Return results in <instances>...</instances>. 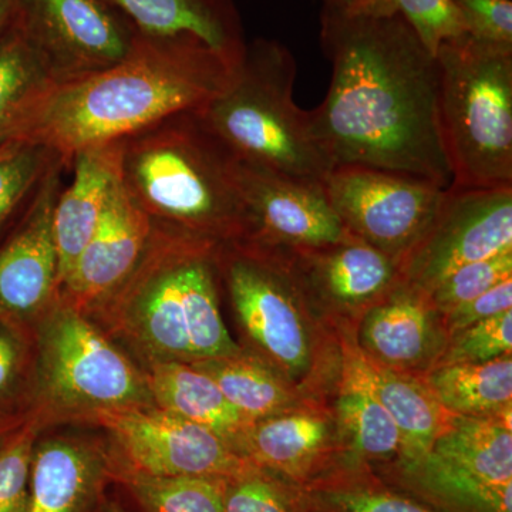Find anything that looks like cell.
<instances>
[{
	"mask_svg": "<svg viewBox=\"0 0 512 512\" xmlns=\"http://www.w3.org/2000/svg\"><path fill=\"white\" fill-rule=\"evenodd\" d=\"M63 161L53 158L16 234L0 249V322L32 338L59 298V258L53 211L62 191Z\"/></svg>",
	"mask_w": 512,
	"mask_h": 512,
	"instance_id": "obj_13",
	"label": "cell"
},
{
	"mask_svg": "<svg viewBox=\"0 0 512 512\" xmlns=\"http://www.w3.org/2000/svg\"><path fill=\"white\" fill-rule=\"evenodd\" d=\"M224 512H301L291 491L268 471L252 467L225 480Z\"/></svg>",
	"mask_w": 512,
	"mask_h": 512,
	"instance_id": "obj_38",
	"label": "cell"
},
{
	"mask_svg": "<svg viewBox=\"0 0 512 512\" xmlns=\"http://www.w3.org/2000/svg\"><path fill=\"white\" fill-rule=\"evenodd\" d=\"M144 36H191L222 55L241 59L245 43L231 0H104Z\"/></svg>",
	"mask_w": 512,
	"mask_h": 512,
	"instance_id": "obj_20",
	"label": "cell"
},
{
	"mask_svg": "<svg viewBox=\"0 0 512 512\" xmlns=\"http://www.w3.org/2000/svg\"><path fill=\"white\" fill-rule=\"evenodd\" d=\"M56 84L43 57L12 20L0 33V150L18 143L30 114Z\"/></svg>",
	"mask_w": 512,
	"mask_h": 512,
	"instance_id": "obj_25",
	"label": "cell"
},
{
	"mask_svg": "<svg viewBox=\"0 0 512 512\" xmlns=\"http://www.w3.org/2000/svg\"><path fill=\"white\" fill-rule=\"evenodd\" d=\"M89 423L109 433L111 461L138 473L229 480L255 467L211 430L157 406L103 412Z\"/></svg>",
	"mask_w": 512,
	"mask_h": 512,
	"instance_id": "obj_10",
	"label": "cell"
},
{
	"mask_svg": "<svg viewBox=\"0 0 512 512\" xmlns=\"http://www.w3.org/2000/svg\"><path fill=\"white\" fill-rule=\"evenodd\" d=\"M328 96L309 111L332 167L360 165L448 188L453 173L440 123V67L399 15L323 8Z\"/></svg>",
	"mask_w": 512,
	"mask_h": 512,
	"instance_id": "obj_1",
	"label": "cell"
},
{
	"mask_svg": "<svg viewBox=\"0 0 512 512\" xmlns=\"http://www.w3.org/2000/svg\"><path fill=\"white\" fill-rule=\"evenodd\" d=\"M55 153L33 143H16L0 150V228L12 212L35 191Z\"/></svg>",
	"mask_w": 512,
	"mask_h": 512,
	"instance_id": "obj_33",
	"label": "cell"
},
{
	"mask_svg": "<svg viewBox=\"0 0 512 512\" xmlns=\"http://www.w3.org/2000/svg\"><path fill=\"white\" fill-rule=\"evenodd\" d=\"M100 512H127L124 508H121L119 504L109 503L101 507Z\"/></svg>",
	"mask_w": 512,
	"mask_h": 512,
	"instance_id": "obj_44",
	"label": "cell"
},
{
	"mask_svg": "<svg viewBox=\"0 0 512 512\" xmlns=\"http://www.w3.org/2000/svg\"><path fill=\"white\" fill-rule=\"evenodd\" d=\"M154 225L121 177L60 296L87 313L116 291L146 251Z\"/></svg>",
	"mask_w": 512,
	"mask_h": 512,
	"instance_id": "obj_15",
	"label": "cell"
},
{
	"mask_svg": "<svg viewBox=\"0 0 512 512\" xmlns=\"http://www.w3.org/2000/svg\"><path fill=\"white\" fill-rule=\"evenodd\" d=\"M343 227L397 265L412 252L439 214L446 188L410 175L339 165L323 180Z\"/></svg>",
	"mask_w": 512,
	"mask_h": 512,
	"instance_id": "obj_9",
	"label": "cell"
},
{
	"mask_svg": "<svg viewBox=\"0 0 512 512\" xmlns=\"http://www.w3.org/2000/svg\"><path fill=\"white\" fill-rule=\"evenodd\" d=\"M15 8L16 0H0V33L8 28L9 23L12 22Z\"/></svg>",
	"mask_w": 512,
	"mask_h": 512,
	"instance_id": "obj_43",
	"label": "cell"
},
{
	"mask_svg": "<svg viewBox=\"0 0 512 512\" xmlns=\"http://www.w3.org/2000/svg\"><path fill=\"white\" fill-rule=\"evenodd\" d=\"M109 476L110 456L96 444L66 436L37 440L29 512H90Z\"/></svg>",
	"mask_w": 512,
	"mask_h": 512,
	"instance_id": "obj_19",
	"label": "cell"
},
{
	"mask_svg": "<svg viewBox=\"0 0 512 512\" xmlns=\"http://www.w3.org/2000/svg\"><path fill=\"white\" fill-rule=\"evenodd\" d=\"M220 274L242 328L286 379L308 372L311 338L291 274L272 249L235 242L220 249Z\"/></svg>",
	"mask_w": 512,
	"mask_h": 512,
	"instance_id": "obj_8",
	"label": "cell"
},
{
	"mask_svg": "<svg viewBox=\"0 0 512 512\" xmlns=\"http://www.w3.org/2000/svg\"><path fill=\"white\" fill-rule=\"evenodd\" d=\"M467 33L483 42L512 46V0H454Z\"/></svg>",
	"mask_w": 512,
	"mask_h": 512,
	"instance_id": "obj_39",
	"label": "cell"
},
{
	"mask_svg": "<svg viewBox=\"0 0 512 512\" xmlns=\"http://www.w3.org/2000/svg\"><path fill=\"white\" fill-rule=\"evenodd\" d=\"M32 338L0 322V416L29 413Z\"/></svg>",
	"mask_w": 512,
	"mask_h": 512,
	"instance_id": "obj_35",
	"label": "cell"
},
{
	"mask_svg": "<svg viewBox=\"0 0 512 512\" xmlns=\"http://www.w3.org/2000/svg\"><path fill=\"white\" fill-rule=\"evenodd\" d=\"M241 59L222 55L195 37L138 33L126 59L56 84L30 114L18 143L49 148L69 167L77 151L119 143L204 109L224 92Z\"/></svg>",
	"mask_w": 512,
	"mask_h": 512,
	"instance_id": "obj_2",
	"label": "cell"
},
{
	"mask_svg": "<svg viewBox=\"0 0 512 512\" xmlns=\"http://www.w3.org/2000/svg\"><path fill=\"white\" fill-rule=\"evenodd\" d=\"M507 279H512V251L461 266L446 276L427 296L436 311L444 315Z\"/></svg>",
	"mask_w": 512,
	"mask_h": 512,
	"instance_id": "obj_36",
	"label": "cell"
},
{
	"mask_svg": "<svg viewBox=\"0 0 512 512\" xmlns=\"http://www.w3.org/2000/svg\"><path fill=\"white\" fill-rule=\"evenodd\" d=\"M426 293L402 278L367 308L360 326L362 355L376 365L410 373L436 365L447 333Z\"/></svg>",
	"mask_w": 512,
	"mask_h": 512,
	"instance_id": "obj_16",
	"label": "cell"
},
{
	"mask_svg": "<svg viewBox=\"0 0 512 512\" xmlns=\"http://www.w3.org/2000/svg\"><path fill=\"white\" fill-rule=\"evenodd\" d=\"M295 77L282 43L255 40L224 92L195 114L242 163L323 183L333 167L313 137L309 111L293 101Z\"/></svg>",
	"mask_w": 512,
	"mask_h": 512,
	"instance_id": "obj_5",
	"label": "cell"
},
{
	"mask_svg": "<svg viewBox=\"0 0 512 512\" xmlns=\"http://www.w3.org/2000/svg\"><path fill=\"white\" fill-rule=\"evenodd\" d=\"M29 412L46 426L154 407L146 372L59 293L32 333Z\"/></svg>",
	"mask_w": 512,
	"mask_h": 512,
	"instance_id": "obj_6",
	"label": "cell"
},
{
	"mask_svg": "<svg viewBox=\"0 0 512 512\" xmlns=\"http://www.w3.org/2000/svg\"><path fill=\"white\" fill-rule=\"evenodd\" d=\"M512 355V309L448 336L436 366L477 365Z\"/></svg>",
	"mask_w": 512,
	"mask_h": 512,
	"instance_id": "obj_34",
	"label": "cell"
},
{
	"mask_svg": "<svg viewBox=\"0 0 512 512\" xmlns=\"http://www.w3.org/2000/svg\"><path fill=\"white\" fill-rule=\"evenodd\" d=\"M271 249L298 288L339 308H369L400 281L393 259L355 237L330 247Z\"/></svg>",
	"mask_w": 512,
	"mask_h": 512,
	"instance_id": "obj_17",
	"label": "cell"
},
{
	"mask_svg": "<svg viewBox=\"0 0 512 512\" xmlns=\"http://www.w3.org/2000/svg\"><path fill=\"white\" fill-rule=\"evenodd\" d=\"M191 365L212 377L228 402L251 423L298 410V397L288 379L261 357L249 356L242 350L235 356Z\"/></svg>",
	"mask_w": 512,
	"mask_h": 512,
	"instance_id": "obj_28",
	"label": "cell"
},
{
	"mask_svg": "<svg viewBox=\"0 0 512 512\" xmlns=\"http://www.w3.org/2000/svg\"><path fill=\"white\" fill-rule=\"evenodd\" d=\"M323 8L345 13H370V15H393L384 0H323Z\"/></svg>",
	"mask_w": 512,
	"mask_h": 512,
	"instance_id": "obj_41",
	"label": "cell"
},
{
	"mask_svg": "<svg viewBox=\"0 0 512 512\" xmlns=\"http://www.w3.org/2000/svg\"><path fill=\"white\" fill-rule=\"evenodd\" d=\"M336 410L340 436L356 460L383 461L400 457L399 430L377 399L362 353L350 355L346 362Z\"/></svg>",
	"mask_w": 512,
	"mask_h": 512,
	"instance_id": "obj_24",
	"label": "cell"
},
{
	"mask_svg": "<svg viewBox=\"0 0 512 512\" xmlns=\"http://www.w3.org/2000/svg\"><path fill=\"white\" fill-rule=\"evenodd\" d=\"M237 175L249 222L245 242L269 248L316 249L352 237L320 181L274 173L238 158Z\"/></svg>",
	"mask_w": 512,
	"mask_h": 512,
	"instance_id": "obj_14",
	"label": "cell"
},
{
	"mask_svg": "<svg viewBox=\"0 0 512 512\" xmlns=\"http://www.w3.org/2000/svg\"><path fill=\"white\" fill-rule=\"evenodd\" d=\"M512 309V279L501 282L483 295L471 299L444 313L443 328L447 336L454 335L468 326L476 325Z\"/></svg>",
	"mask_w": 512,
	"mask_h": 512,
	"instance_id": "obj_40",
	"label": "cell"
},
{
	"mask_svg": "<svg viewBox=\"0 0 512 512\" xmlns=\"http://www.w3.org/2000/svg\"><path fill=\"white\" fill-rule=\"evenodd\" d=\"M29 413L12 414V416H0V446L5 443L6 439L18 430L26 420H28Z\"/></svg>",
	"mask_w": 512,
	"mask_h": 512,
	"instance_id": "obj_42",
	"label": "cell"
},
{
	"mask_svg": "<svg viewBox=\"0 0 512 512\" xmlns=\"http://www.w3.org/2000/svg\"><path fill=\"white\" fill-rule=\"evenodd\" d=\"M12 20L43 57L57 84L126 59L140 33L104 0H16Z\"/></svg>",
	"mask_w": 512,
	"mask_h": 512,
	"instance_id": "obj_11",
	"label": "cell"
},
{
	"mask_svg": "<svg viewBox=\"0 0 512 512\" xmlns=\"http://www.w3.org/2000/svg\"><path fill=\"white\" fill-rule=\"evenodd\" d=\"M221 247L154 225L133 271L84 315L130 350L141 369L238 355L218 302Z\"/></svg>",
	"mask_w": 512,
	"mask_h": 512,
	"instance_id": "obj_3",
	"label": "cell"
},
{
	"mask_svg": "<svg viewBox=\"0 0 512 512\" xmlns=\"http://www.w3.org/2000/svg\"><path fill=\"white\" fill-rule=\"evenodd\" d=\"M143 370L158 409L211 430L237 451L251 421L228 402L212 377L178 362L154 363Z\"/></svg>",
	"mask_w": 512,
	"mask_h": 512,
	"instance_id": "obj_22",
	"label": "cell"
},
{
	"mask_svg": "<svg viewBox=\"0 0 512 512\" xmlns=\"http://www.w3.org/2000/svg\"><path fill=\"white\" fill-rule=\"evenodd\" d=\"M512 251V187H450L436 220L400 264V278L429 295L451 272Z\"/></svg>",
	"mask_w": 512,
	"mask_h": 512,
	"instance_id": "obj_12",
	"label": "cell"
},
{
	"mask_svg": "<svg viewBox=\"0 0 512 512\" xmlns=\"http://www.w3.org/2000/svg\"><path fill=\"white\" fill-rule=\"evenodd\" d=\"M120 177L156 227L220 245L248 238L237 157L195 113L124 140Z\"/></svg>",
	"mask_w": 512,
	"mask_h": 512,
	"instance_id": "obj_4",
	"label": "cell"
},
{
	"mask_svg": "<svg viewBox=\"0 0 512 512\" xmlns=\"http://www.w3.org/2000/svg\"><path fill=\"white\" fill-rule=\"evenodd\" d=\"M423 383L450 414L495 417L511 426L512 355L477 365L436 366Z\"/></svg>",
	"mask_w": 512,
	"mask_h": 512,
	"instance_id": "obj_26",
	"label": "cell"
},
{
	"mask_svg": "<svg viewBox=\"0 0 512 512\" xmlns=\"http://www.w3.org/2000/svg\"><path fill=\"white\" fill-rule=\"evenodd\" d=\"M397 478L439 512H512V483L491 484L433 451L399 460Z\"/></svg>",
	"mask_w": 512,
	"mask_h": 512,
	"instance_id": "obj_23",
	"label": "cell"
},
{
	"mask_svg": "<svg viewBox=\"0 0 512 512\" xmlns=\"http://www.w3.org/2000/svg\"><path fill=\"white\" fill-rule=\"evenodd\" d=\"M313 512H439L406 495L359 481L316 484L305 493Z\"/></svg>",
	"mask_w": 512,
	"mask_h": 512,
	"instance_id": "obj_31",
	"label": "cell"
},
{
	"mask_svg": "<svg viewBox=\"0 0 512 512\" xmlns=\"http://www.w3.org/2000/svg\"><path fill=\"white\" fill-rule=\"evenodd\" d=\"M111 476L126 485L146 512H224L225 480L222 478L151 476L113 461Z\"/></svg>",
	"mask_w": 512,
	"mask_h": 512,
	"instance_id": "obj_30",
	"label": "cell"
},
{
	"mask_svg": "<svg viewBox=\"0 0 512 512\" xmlns=\"http://www.w3.org/2000/svg\"><path fill=\"white\" fill-rule=\"evenodd\" d=\"M363 359L377 399L399 430L402 439L399 460H410L429 453L441 431L446 429L451 414L434 399L426 384L413 379L409 373L386 369L370 362L365 356Z\"/></svg>",
	"mask_w": 512,
	"mask_h": 512,
	"instance_id": "obj_27",
	"label": "cell"
},
{
	"mask_svg": "<svg viewBox=\"0 0 512 512\" xmlns=\"http://www.w3.org/2000/svg\"><path fill=\"white\" fill-rule=\"evenodd\" d=\"M123 141L77 151L70 160L73 180L59 192L53 231L59 258L60 288L76 266L120 177Z\"/></svg>",
	"mask_w": 512,
	"mask_h": 512,
	"instance_id": "obj_18",
	"label": "cell"
},
{
	"mask_svg": "<svg viewBox=\"0 0 512 512\" xmlns=\"http://www.w3.org/2000/svg\"><path fill=\"white\" fill-rule=\"evenodd\" d=\"M43 429L29 412L28 420L0 446V512L30 511L33 451Z\"/></svg>",
	"mask_w": 512,
	"mask_h": 512,
	"instance_id": "obj_32",
	"label": "cell"
},
{
	"mask_svg": "<svg viewBox=\"0 0 512 512\" xmlns=\"http://www.w3.org/2000/svg\"><path fill=\"white\" fill-rule=\"evenodd\" d=\"M330 441V423L320 414L295 410L252 421L237 444L254 466L303 483Z\"/></svg>",
	"mask_w": 512,
	"mask_h": 512,
	"instance_id": "obj_21",
	"label": "cell"
},
{
	"mask_svg": "<svg viewBox=\"0 0 512 512\" xmlns=\"http://www.w3.org/2000/svg\"><path fill=\"white\" fill-rule=\"evenodd\" d=\"M431 451L487 483H512V433L503 420L451 414Z\"/></svg>",
	"mask_w": 512,
	"mask_h": 512,
	"instance_id": "obj_29",
	"label": "cell"
},
{
	"mask_svg": "<svg viewBox=\"0 0 512 512\" xmlns=\"http://www.w3.org/2000/svg\"><path fill=\"white\" fill-rule=\"evenodd\" d=\"M436 57L451 187H512V46L466 33Z\"/></svg>",
	"mask_w": 512,
	"mask_h": 512,
	"instance_id": "obj_7",
	"label": "cell"
},
{
	"mask_svg": "<svg viewBox=\"0 0 512 512\" xmlns=\"http://www.w3.org/2000/svg\"><path fill=\"white\" fill-rule=\"evenodd\" d=\"M389 13H399L436 56L441 43L466 35L467 28L454 0H384Z\"/></svg>",
	"mask_w": 512,
	"mask_h": 512,
	"instance_id": "obj_37",
	"label": "cell"
}]
</instances>
